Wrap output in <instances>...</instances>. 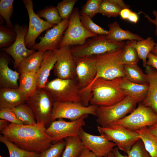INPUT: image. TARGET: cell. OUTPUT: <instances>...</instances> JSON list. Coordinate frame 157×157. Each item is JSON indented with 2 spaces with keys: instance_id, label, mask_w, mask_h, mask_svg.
I'll list each match as a JSON object with an SVG mask.
<instances>
[{
  "instance_id": "6da1fadb",
  "label": "cell",
  "mask_w": 157,
  "mask_h": 157,
  "mask_svg": "<svg viewBox=\"0 0 157 157\" xmlns=\"http://www.w3.org/2000/svg\"><path fill=\"white\" fill-rule=\"evenodd\" d=\"M46 128L42 123L30 125L10 123L0 133L18 147L40 154L52 144L51 138L46 132Z\"/></svg>"
},
{
  "instance_id": "7a4b0ae2",
  "label": "cell",
  "mask_w": 157,
  "mask_h": 157,
  "mask_svg": "<svg viewBox=\"0 0 157 157\" xmlns=\"http://www.w3.org/2000/svg\"><path fill=\"white\" fill-rule=\"evenodd\" d=\"M54 101H70L89 106L90 97L78 86L76 79L57 78L47 82L44 88Z\"/></svg>"
},
{
  "instance_id": "3957f363",
  "label": "cell",
  "mask_w": 157,
  "mask_h": 157,
  "mask_svg": "<svg viewBox=\"0 0 157 157\" xmlns=\"http://www.w3.org/2000/svg\"><path fill=\"white\" fill-rule=\"evenodd\" d=\"M122 78L107 80L102 78L96 79L90 87L92 97L90 105L106 106L117 103L126 96L120 85Z\"/></svg>"
},
{
  "instance_id": "277c9868",
  "label": "cell",
  "mask_w": 157,
  "mask_h": 157,
  "mask_svg": "<svg viewBox=\"0 0 157 157\" xmlns=\"http://www.w3.org/2000/svg\"><path fill=\"white\" fill-rule=\"evenodd\" d=\"M124 48L94 56L96 62L97 73L92 83L99 78L111 80L124 77V66L121 59Z\"/></svg>"
},
{
  "instance_id": "5b68a950",
  "label": "cell",
  "mask_w": 157,
  "mask_h": 157,
  "mask_svg": "<svg viewBox=\"0 0 157 157\" xmlns=\"http://www.w3.org/2000/svg\"><path fill=\"white\" fill-rule=\"evenodd\" d=\"M126 42L110 40L106 35H98L86 41L83 44L71 47L74 58L94 56L115 51L124 47Z\"/></svg>"
},
{
  "instance_id": "8992f818",
  "label": "cell",
  "mask_w": 157,
  "mask_h": 157,
  "mask_svg": "<svg viewBox=\"0 0 157 157\" xmlns=\"http://www.w3.org/2000/svg\"><path fill=\"white\" fill-rule=\"evenodd\" d=\"M137 104L126 96L120 101L111 106H98L96 112L97 122L103 127L114 124L132 112L135 108Z\"/></svg>"
},
{
  "instance_id": "52a82bcc",
  "label": "cell",
  "mask_w": 157,
  "mask_h": 157,
  "mask_svg": "<svg viewBox=\"0 0 157 157\" xmlns=\"http://www.w3.org/2000/svg\"><path fill=\"white\" fill-rule=\"evenodd\" d=\"M100 134L107 140L114 143L120 149L127 154L133 145L140 139L135 131L114 124L106 127L97 126Z\"/></svg>"
},
{
  "instance_id": "ba28073f",
  "label": "cell",
  "mask_w": 157,
  "mask_h": 157,
  "mask_svg": "<svg viewBox=\"0 0 157 157\" xmlns=\"http://www.w3.org/2000/svg\"><path fill=\"white\" fill-rule=\"evenodd\" d=\"M78 9L75 8L69 19L68 26L64 32L59 48L66 45L74 46L84 44L87 39L97 35L86 30L80 20Z\"/></svg>"
},
{
  "instance_id": "9c48e42d",
  "label": "cell",
  "mask_w": 157,
  "mask_h": 157,
  "mask_svg": "<svg viewBox=\"0 0 157 157\" xmlns=\"http://www.w3.org/2000/svg\"><path fill=\"white\" fill-rule=\"evenodd\" d=\"M98 106L90 105L85 106L81 103L70 101H54L51 117V122L60 119L75 120L85 115L96 116Z\"/></svg>"
},
{
  "instance_id": "30bf717a",
  "label": "cell",
  "mask_w": 157,
  "mask_h": 157,
  "mask_svg": "<svg viewBox=\"0 0 157 157\" xmlns=\"http://www.w3.org/2000/svg\"><path fill=\"white\" fill-rule=\"evenodd\" d=\"M157 122V113L141 103L129 115L116 122L114 124L121 125L132 131L145 127H150Z\"/></svg>"
},
{
  "instance_id": "8fae6325",
  "label": "cell",
  "mask_w": 157,
  "mask_h": 157,
  "mask_svg": "<svg viewBox=\"0 0 157 157\" xmlns=\"http://www.w3.org/2000/svg\"><path fill=\"white\" fill-rule=\"evenodd\" d=\"M54 101L44 88H37L34 93L27 98L26 102L32 110L37 123L45 126L51 123V117Z\"/></svg>"
},
{
  "instance_id": "7c38bea8",
  "label": "cell",
  "mask_w": 157,
  "mask_h": 157,
  "mask_svg": "<svg viewBox=\"0 0 157 157\" xmlns=\"http://www.w3.org/2000/svg\"><path fill=\"white\" fill-rule=\"evenodd\" d=\"M88 115H85L73 121L67 122L63 119L51 122L46 128V132L54 143L70 137L78 136L80 129L85 126V119Z\"/></svg>"
},
{
  "instance_id": "4fadbf2b",
  "label": "cell",
  "mask_w": 157,
  "mask_h": 157,
  "mask_svg": "<svg viewBox=\"0 0 157 157\" xmlns=\"http://www.w3.org/2000/svg\"><path fill=\"white\" fill-rule=\"evenodd\" d=\"M76 80L79 87L92 96L90 88L97 73L96 62L94 56L74 58Z\"/></svg>"
},
{
  "instance_id": "5bb4252c",
  "label": "cell",
  "mask_w": 157,
  "mask_h": 157,
  "mask_svg": "<svg viewBox=\"0 0 157 157\" xmlns=\"http://www.w3.org/2000/svg\"><path fill=\"white\" fill-rule=\"evenodd\" d=\"M28 28L26 25L15 24L14 29L17 34L15 41L10 47L3 49L4 52L13 58V65L15 69H17L23 60L35 51L34 49L27 48L25 45V38Z\"/></svg>"
},
{
  "instance_id": "9a60e30c",
  "label": "cell",
  "mask_w": 157,
  "mask_h": 157,
  "mask_svg": "<svg viewBox=\"0 0 157 157\" xmlns=\"http://www.w3.org/2000/svg\"><path fill=\"white\" fill-rule=\"evenodd\" d=\"M22 1L29 18V26L25 38V44L27 48H31L36 43V39L42 33L56 25L43 20L34 12L31 0H23Z\"/></svg>"
},
{
  "instance_id": "2e32d148",
  "label": "cell",
  "mask_w": 157,
  "mask_h": 157,
  "mask_svg": "<svg viewBox=\"0 0 157 157\" xmlns=\"http://www.w3.org/2000/svg\"><path fill=\"white\" fill-rule=\"evenodd\" d=\"M54 51L57 56L53 68L56 76L63 79H75V65L71 51V47L65 46Z\"/></svg>"
},
{
  "instance_id": "e0dca14e",
  "label": "cell",
  "mask_w": 157,
  "mask_h": 157,
  "mask_svg": "<svg viewBox=\"0 0 157 157\" xmlns=\"http://www.w3.org/2000/svg\"><path fill=\"white\" fill-rule=\"evenodd\" d=\"M78 136L85 148L97 156L106 157L116 146L114 143L107 140L101 135H96L87 133L83 127L79 130Z\"/></svg>"
},
{
  "instance_id": "ac0fdd59",
  "label": "cell",
  "mask_w": 157,
  "mask_h": 157,
  "mask_svg": "<svg viewBox=\"0 0 157 157\" xmlns=\"http://www.w3.org/2000/svg\"><path fill=\"white\" fill-rule=\"evenodd\" d=\"M68 23L69 19L62 20L59 23L48 29L44 36L40 37V42L33 45L32 49L44 52L48 50L54 51L59 49Z\"/></svg>"
},
{
  "instance_id": "d6986e66",
  "label": "cell",
  "mask_w": 157,
  "mask_h": 157,
  "mask_svg": "<svg viewBox=\"0 0 157 157\" xmlns=\"http://www.w3.org/2000/svg\"><path fill=\"white\" fill-rule=\"evenodd\" d=\"M57 60V55L54 51L48 50L44 53L40 67L36 72L37 88H45L50 72L54 68Z\"/></svg>"
},
{
  "instance_id": "ffe728a7",
  "label": "cell",
  "mask_w": 157,
  "mask_h": 157,
  "mask_svg": "<svg viewBox=\"0 0 157 157\" xmlns=\"http://www.w3.org/2000/svg\"><path fill=\"white\" fill-rule=\"evenodd\" d=\"M27 99L19 88H0V109L15 107L26 102Z\"/></svg>"
},
{
  "instance_id": "44dd1931",
  "label": "cell",
  "mask_w": 157,
  "mask_h": 157,
  "mask_svg": "<svg viewBox=\"0 0 157 157\" xmlns=\"http://www.w3.org/2000/svg\"><path fill=\"white\" fill-rule=\"evenodd\" d=\"M120 86L126 95L137 104L141 103L146 97L149 84L133 82L124 77L123 78Z\"/></svg>"
},
{
  "instance_id": "7402d4cb",
  "label": "cell",
  "mask_w": 157,
  "mask_h": 157,
  "mask_svg": "<svg viewBox=\"0 0 157 157\" xmlns=\"http://www.w3.org/2000/svg\"><path fill=\"white\" fill-rule=\"evenodd\" d=\"M145 68L149 88L147 96L141 103L157 113V71L148 65Z\"/></svg>"
},
{
  "instance_id": "603a6c76",
  "label": "cell",
  "mask_w": 157,
  "mask_h": 157,
  "mask_svg": "<svg viewBox=\"0 0 157 157\" xmlns=\"http://www.w3.org/2000/svg\"><path fill=\"white\" fill-rule=\"evenodd\" d=\"M9 61L3 55L0 57V86L1 88H17L19 73L9 68Z\"/></svg>"
},
{
  "instance_id": "cb8c5ba5",
  "label": "cell",
  "mask_w": 157,
  "mask_h": 157,
  "mask_svg": "<svg viewBox=\"0 0 157 157\" xmlns=\"http://www.w3.org/2000/svg\"><path fill=\"white\" fill-rule=\"evenodd\" d=\"M108 26L109 34L106 36L112 41L116 42H123L125 40L139 41L144 39L137 34L122 29L116 21L109 24Z\"/></svg>"
},
{
  "instance_id": "d4e9b609",
  "label": "cell",
  "mask_w": 157,
  "mask_h": 157,
  "mask_svg": "<svg viewBox=\"0 0 157 157\" xmlns=\"http://www.w3.org/2000/svg\"><path fill=\"white\" fill-rule=\"evenodd\" d=\"M19 88L27 98L31 96L37 89L36 72H32L20 74Z\"/></svg>"
},
{
  "instance_id": "484cf974",
  "label": "cell",
  "mask_w": 157,
  "mask_h": 157,
  "mask_svg": "<svg viewBox=\"0 0 157 157\" xmlns=\"http://www.w3.org/2000/svg\"><path fill=\"white\" fill-rule=\"evenodd\" d=\"M44 53L35 51L20 64L17 72L20 74L32 72H37L40 67Z\"/></svg>"
},
{
  "instance_id": "4316f807",
  "label": "cell",
  "mask_w": 157,
  "mask_h": 157,
  "mask_svg": "<svg viewBox=\"0 0 157 157\" xmlns=\"http://www.w3.org/2000/svg\"><path fill=\"white\" fill-rule=\"evenodd\" d=\"M142 141L145 147L152 157H157V137L153 134L148 127L135 131Z\"/></svg>"
},
{
  "instance_id": "83f0119b",
  "label": "cell",
  "mask_w": 157,
  "mask_h": 157,
  "mask_svg": "<svg viewBox=\"0 0 157 157\" xmlns=\"http://www.w3.org/2000/svg\"><path fill=\"white\" fill-rule=\"evenodd\" d=\"M65 147L61 157H78L85 148L79 136L64 139Z\"/></svg>"
},
{
  "instance_id": "f1b7e54d",
  "label": "cell",
  "mask_w": 157,
  "mask_h": 157,
  "mask_svg": "<svg viewBox=\"0 0 157 157\" xmlns=\"http://www.w3.org/2000/svg\"><path fill=\"white\" fill-rule=\"evenodd\" d=\"M133 45L136 50L139 59L142 60L143 66H147V59L149 53L151 52L156 43L151 37L139 41H132Z\"/></svg>"
},
{
  "instance_id": "f546056e",
  "label": "cell",
  "mask_w": 157,
  "mask_h": 157,
  "mask_svg": "<svg viewBox=\"0 0 157 157\" xmlns=\"http://www.w3.org/2000/svg\"><path fill=\"white\" fill-rule=\"evenodd\" d=\"M124 77L127 80L136 83H148L146 74L138 65H124Z\"/></svg>"
},
{
  "instance_id": "4dcf8cb0",
  "label": "cell",
  "mask_w": 157,
  "mask_h": 157,
  "mask_svg": "<svg viewBox=\"0 0 157 157\" xmlns=\"http://www.w3.org/2000/svg\"><path fill=\"white\" fill-rule=\"evenodd\" d=\"M12 108L23 124L30 125L37 123L32 110L26 103H24Z\"/></svg>"
},
{
  "instance_id": "1f68e13d",
  "label": "cell",
  "mask_w": 157,
  "mask_h": 157,
  "mask_svg": "<svg viewBox=\"0 0 157 157\" xmlns=\"http://www.w3.org/2000/svg\"><path fill=\"white\" fill-rule=\"evenodd\" d=\"M0 141L7 147L9 157H38L40 153L28 151L18 147L1 134L0 135Z\"/></svg>"
},
{
  "instance_id": "d6a6232c",
  "label": "cell",
  "mask_w": 157,
  "mask_h": 157,
  "mask_svg": "<svg viewBox=\"0 0 157 157\" xmlns=\"http://www.w3.org/2000/svg\"><path fill=\"white\" fill-rule=\"evenodd\" d=\"M121 59L124 65H138L139 58L132 41H127L126 42Z\"/></svg>"
},
{
  "instance_id": "836d02e7",
  "label": "cell",
  "mask_w": 157,
  "mask_h": 157,
  "mask_svg": "<svg viewBox=\"0 0 157 157\" xmlns=\"http://www.w3.org/2000/svg\"><path fill=\"white\" fill-rule=\"evenodd\" d=\"M37 14L40 18H44L47 22L52 24L56 25L62 20L56 7L53 6H46L38 11Z\"/></svg>"
},
{
  "instance_id": "e575fe53",
  "label": "cell",
  "mask_w": 157,
  "mask_h": 157,
  "mask_svg": "<svg viewBox=\"0 0 157 157\" xmlns=\"http://www.w3.org/2000/svg\"><path fill=\"white\" fill-rule=\"evenodd\" d=\"M121 10L112 0H101L98 13L108 18L116 17L119 15Z\"/></svg>"
},
{
  "instance_id": "d590c367",
  "label": "cell",
  "mask_w": 157,
  "mask_h": 157,
  "mask_svg": "<svg viewBox=\"0 0 157 157\" xmlns=\"http://www.w3.org/2000/svg\"><path fill=\"white\" fill-rule=\"evenodd\" d=\"M17 34L14 29L7 25L0 26V47H8L15 42Z\"/></svg>"
},
{
  "instance_id": "8d00e7d4",
  "label": "cell",
  "mask_w": 157,
  "mask_h": 157,
  "mask_svg": "<svg viewBox=\"0 0 157 157\" xmlns=\"http://www.w3.org/2000/svg\"><path fill=\"white\" fill-rule=\"evenodd\" d=\"M81 22L83 27L88 31L97 35H108V31L95 23L89 17L80 15Z\"/></svg>"
},
{
  "instance_id": "74e56055",
  "label": "cell",
  "mask_w": 157,
  "mask_h": 157,
  "mask_svg": "<svg viewBox=\"0 0 157 157\" xmlns=\"http://www.w3.org/2000/svg\"><path fill=\"white\" fill-rule=\"evenodd\" d=\"M13 0L0 1V15L5 20L6 25L10 28L14 29L10 20L13 11Z\"/></svg>"
},
{
  "instance_id": "f35d334b",
  "label": "cell",
  "mask_w": 157,
  "mask_h": 157,
  "mask_svg": "<svg viewBox=\"0 0 157 157\" xmlns=\"http://www.w3.org/2000/svg\"><path fill=\"white\" fill-rule=\"evenodd\" d=\"M77 0H63L56 6L62 20L69 19Z\"/></svg>"
},
{
  "instance_id": "ab89813d",
  "label": "cell",
  "mask_w": 157,
  "mask_h": 157,
  "mask_svg": "<svg viewBox=\"0 0 157 157\" xmlns=\"http://www.w3.org/2000/svg\"><path fill=\"white\" fill-rule=\"evenodd\" d=\"M65 144L64 140L54 143L49 148L40 153L38 157H61Z\"/></svg>"
},
{
  "instance_id": "60d3db41",
  "label": "cell",
  "mask_w": 157,
  "mask_h": 157,
  "mask_svg": "<svg viewBox=\"0 0 157 157\" xmlns=\"http://www.w3.org/2000/svg\"><path fill=\"white\" fill-rule=\"evenodd\" d=\"M101 0H88L82 8L81 15H86L91 19L98 13Z\"/></svg>"
},
{
  "instance_id": "b9f144b4",
  "label": "cell",
  "mask_w": 157,
  "mask_h": 157,
  "mask_svg": "<svg viewBox=\"0 0 157 157\" xmlns=\"http://www.w3.org/2000/svg\"><path fill=\"white\" fill-rule=\"evenodd\" d=\"M127 154L128 157H152L146 150L141 139L133 145Z\"/></svg>"
},
{
  "instance_id": "7bdbcfd3",
  "label": "cell",
  "mask_w": 157,
  "mask_h": 157,
  "mask_svg": "<svg viewBox=\"0 0 157 157\" xmlns=\"http://www.w3.org/2000/svg\"><path fill=\"white\" fill-rule=\"evenodd\" d=\"M0 118L9 121L10 123L23 124L17 116L12 108H6L0 109Z\"/></svg>"
},
{
  "instance_id": "ee69618b",
  "label": "cell",
  "mask_w": 157,
  "mask_h": 157,
  "mask_svg": "<svg viewBox=\"0 0 157 157\" xmlns=\"http://www.w3.org/2000/svg\"><path fill=\"white\" fill-rule=\"evenodd\" d=\"M147 59V65L152 67L157 71V56L150 52L148 55Z\"/></svg>"
},
{
  "instance_id": "f6af8a7d",
  "label": "cell",
  "mask_w": 157,
  "mask_h": 157,
  "mask_svg": "<svg viewBox=\"0 0 157 157\" xmlns=\"http://www.w3.org/2000/svg\"><path fill=\"white\" fill-rule=\"evenodd\" d=\"M144 15V17L148 20L150 23L153 24L156 26V29L155 31V34L156 36L157 35V11L156 10H153L152 11V14L155 16V18L154 19L151 18L150 16L144 13H142Z\"/></svg>"
},
{
  "instance_id": "bcb514c9",
  "label": "cell",
  "mask_w": 157,
  "mask_h": 157,
  "mask_svg": "<svg viewBox=\"0 0 157 157\" xmlns=\"http://www.w3.org/2000/svg\"><path fill=\"white\" fill-rule=\"evenodd\" d=\"M132 11L129 8L124 9L121 10L119 15L123 19L127 20Z\"/></svg>"
},
{
  "instance_id": "7dc6e473",
  "label": "cell",
  "mask_w": 157,
  "mask_h": 157,
  "mask_svg": "<svg viewBox=\"0 0 157 157\" xmlns=\"http://www.w3.org/2000/svg\"><path fill=\"white\" fill-rule=\"evenodd\" d=\"M78 157H101L96 156L88 149L85 148Z\"/></svg>"
},
{
  "instance_id": "c3c4849f",
  "label": "cell",
  "mask_w": 157,
  "mask_h": 157,
  "mask_svg": "<svg viewBox=\"0 0 157 157\" xmlns=\"http://www.w3.org/2000/svg\"><path fill=\"white\" fill-rule=\"evenodd\" d=\"M139 19V17L138 14L132 11L127 20L133 23H136Z\"/></svg>"
},
{
  "instance_id": "681fc988",
  "label": "cell",
  "mask_w": 157,
  "mask_h": 157,
  "mask_svg": "<svg viewBox=\"0 0 157 157\" xmlns=\"http://www.w3.org/2000/svg\"><path fill=\"white\" fill-rule=\"evenodd\" d=\"M114 3L118 6L122 10L125 8H129L130 6L126 4L122 0H112Z\"/></svg>"
},
{
  "instance_id": "f907efd6",
  "label": "cell",
  "mask_w": 157,
  "mask_h": 157,
  "mask_svg": "<svg viewBox=\"0 0 157 157\" xmlns=\"http://www.w3.org/2000/svg\"><path fill=\"white\" fill-rule=\"evenodd\" d=\"M10 123L8 121L0 119V131L7 127Z\"/></svg>"
},
{
  "instance_id": "816d5d0a",
  "label": "cell",
  "mask_w": 157,
  "mask_h": 157,
  "mask_svg": "<svg viewBox=\"0 0 157 157\" xmlns=\"http://www.w3.org/2000/svg\"><path fill=\"white\" fill-rule=\"evenodd\" d=\"M114 153L115 157H128L126 155H123L119 151V149L117 147H114L112 151Z\"/></svg>"
},
{
  "instance_id": "f5cc1de1",
  "label": "cell",
  "mask_w": 157,
  "mask_h": 157,
  "mask_svg": "<svg viewBox=\"0 0 157 157\" xmlns=\"http://www.w3.org/2000/svg\"><path fill=\"white\" fill-rule=\"evenodd\" d=\"M148 128L151 132L157 137V122Z\"/></svg>"
},
{
  "instance_id": "db71d44e",
  "label": "cell",
  "mask_w": 157,
  "mask_h": 157,
  "mask_svg": "<svg viewBox=\"0 0 157 157\" xmlns=\"http://www.w3.org/2000/svg\"><path fill=\"white\" fill-rule=\"evenodd\" d=\"M151 52L155 55L157 56V43H156Z\"/></svg>"
},
{
  "instance_id": "11a10c76",
  "label": "cell",
  "mask_w": 157,
  "mask_h": 157,
  "mask_svg": "<svg viewBox=\"0 0 157 157\" xmlns=\"http://www.w3.org/2000/svg\"><path fill=\"white\" fill-rule=\"evenodd\" d=\"M106 157H115L113 151L110 152Z\"/></svg>"
},
{
  "instance_id": "9f6ffc18",
  "label": "cell",
  "mask_w": 157,
  "mask_h": 157,
  "mask_svg": "<svg viewBox=\"0 0 157 157\" xmlns=\"http://www.w3.org/2000/svg\"><path fill=\"white\" fill-rule=\"evenodd\" d=\"M0 157H5V156H0Z\"/></svg>"
}]
</instances>
